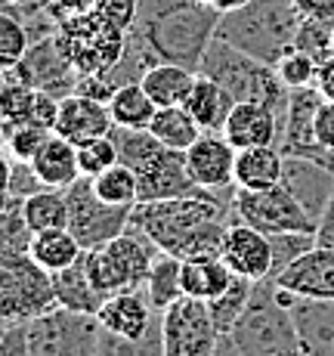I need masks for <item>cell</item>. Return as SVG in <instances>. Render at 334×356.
<instances>
[{"label":"cell","instance_id":"obj_1","mask_svg":"<svg viewBox=\"0 0 334 356\" xmlns=\"http://www.w3.org/2000/svg\"><path fill=\"white\" fill-rule=\"evenodd\" d=\"M238 189V186H235ZM233 193H199L161 202H140L131 227L146 232L161 251L180 260H214L223 254V236L233 220Z\"/></svg>","mask_w":334,"mask_h":356},{"label":"cell","instance_id":"obj_2","mask_svg":"<svg viewBox=\"0 0 334 356\" xmlns=\"http://www.w3.org/2000/svg\"><path fill=\"white\" fill-rule=\"evenodd\" d=\"M220 16L201 0H142L140 22L131 34L158 63H176L199 72L210 40L217 38Z\"/></svg>","mask_w":334,"mask_h":356},{"label":"cell","instance_id":"obj_3","mask_svg":"<svg viewBox=\"0 0 334 356\" xmlns=\"http://www.w3.org/2000/svg\"><path fill=\"white\" fill-rule=\"evenodd\" d=\"M297 25H301V13L294 0H251L242 10L223 13L217 38L251 53L260 63L276 65L294 47Z\"/></svg>","mask_w":334,"mask_h":356},{"label":"cell","instance_id":"obj_4","mask_svg":"<svg viewBox=\"0 0 334 356\" xmlns=\"http://www.w3.org/2000/svg\"><path fill=\"white\" fill-rule=\"evenodd\" d=\"M229 338L242 356H303L291 304L282 298L276 279H260L254 285L248 310L233 325Z\"/></svg>","mask_w":334,"mask_h":356},{"label":"cell","instance_id":"obj_5","mask_svg":"<svg viewBox=\"0 0 334 356\" xmlns=\"http://www.w3.org/2000/svg\"><path fill=\"white\" fill-rule=\"evenodd\" d=\"M199 74H208L217 84H223L233 93L235 102H263V106L276 108L282 118L288 112L291 90L278 78L276 68L220 38L210 40L208 53H204V59L199 65Z\"/></svg>","mask_w":334,"mask_h":356},{"label":"cell","instance_id":"obj_6","mask_svg":"<svg viewBox=\"0 0 334 356\" xmlns=\"http://www.w3.org/2000/svg\"><path fill=\"white\" fill-rule=\"evenodd\" d=\"M127 34L121 25H115L106 13L90 10L81 16H68L56 25V40L74 65L81 78L90 74H108L118 68L127 53Z\"/></svg>","mask_w":334,"mask_h":356},{"label":"cell","instance_id":"obj_7","mask_svg":"<svg viewBox=\"0 0 334 356\" xmlns=\"http://www.w3.org/2000/svg\"><path fill=\"white\" fill-rule=\"evenodd\" d=\"M158 245L146 232L127 227L118 238L99 245V248L84 251V264L90 273L93 285L102 298L118 291H142L146 289L149 270L158 257Z\"/></svg>","mask_w":334,"mask_h":356},{"label":"cell","instance_id":"obj_8","mask_svg":"<svg viewBox=\"0 0 334 356\" xmlns=\"http://www.w3.org/2000/svg\"><path fill=\"white\" fill-rule=\"evenodd\" d=\"M56 304L53 273L28 251H3L0 257V319L3 325H28Z\"/></svg>","mask_w":334,"mask_h":356},{"label":"cell","instance_id":"obj_9","mask_svg":"<svg viewBox=\"0 0 334 356\" xmlns=\"http://www.w3.org/2000/svg\"><path fill=\"white\" fill-rule=\"evenodd\" d=\"M31 356H97L102 325L93 313L53 307L50 313L25 325Z\"/></svg>","mask_w":334,"mask_h":356},{"label":"cell","instance_id":"obj_10","mask_svg":"<svg viewBox=\"0 0 334 356\" xmlns=\"http://www.w3.org/2000/svg\"><path fill=\"white\" fill-rule=\"evenodd\" d=\"M65 193H68V211H72L68 229L78 236V242L84 245V251L112 242V238H118L121 232L131 227V217H133L136 204L131 208V204L102 202L97 195V189H93L90 177H78Z\"/></svg>","mask_w":334,"mask_h":356},{"label":"cell","instance_id":"obj_11","mask_svg":"<svg viewBox=\"0 0 334 356\" xmlns=\"http://www.w3.org/2000/svg\"><path fill=\"white\" fill-rule=\"evenodd\" d=\"M233 220L269 232H316V220L301 208L294 195L278 183L269 189H235L233 195Z\"/></svg>","mask_w":334,"mask_h":356},{"label":"cell","instance_id":"obj_12","mask_svg":"<svg viewBox=\"0 0 334 356\" xmlns=\"http://www.w3.org/2000/svg\"><path fill=\"white\" fill-rule=\"evenodd\" d=\"M165 356H214L220 344V328L210 316L208 300L180 298L161 313Z\"/></svg>","mask_w":334,"mask_h":356},{"label":"cell","instance_id":"obj_13","mask_svg":"<svg viewBox=\"0 0 334 356\" xmlns=\"http://www.w3.org/2000/svg\"><path fill=\"white\" fill-rule=\"evenodd\" d=\"M3 74H10V78H16V81H25L34 90L53 93V97H59V99L78 93V84H81V74L74 72V65L68 63V56L62 53V47H59V40H56V31L34 40L22 63Z\"/></svg>","mask_w":334,"mask_h":356},{"label":"cell","instance_id":"obj_14","mask_svg":"<svg viewBox=\"0 0 334 356\" xmlns=\"http://www.w3.org/2000/svg\"><path fill=\"white\" fill-rule=\"evenodd\" d=\"M322 102H325V97L316 90V84L291 90L278 149H282L285 155H303V159H316V161L334 168V152H328L316 136V112Z\"/></svg>","mask_w":334,"mask_h":356},{"label":"cell","instance_id":"obj_15","mask_svg":"<svg viewBox=\"0 0 334 356\" xmlns=\"http://www.w3.org/2000/svg\"><path fill=\"white\" fill-rule=\"evenodd\" d=\"M136 177H140V202H161V198L208 193L189 174L186 152H176V149L167 146H161L142 168H136Z\"/></svg>","mask_w":334,"mask_h":356},{"label":"cell","instance_id":"obj_16","mask_svg":"<svg viewBox=\"0 0 334 356\" xmlns=\"http://www.w3.org/2000/svg\"><path fill=\"white\" fill-rule=\"evenodd\" d=\"M235 155L238 149L223 134H201L195 146L186 149V168L192 180L210 193L235 189Z\"/></svg>","mask_w":334,"mask_h":356},{"label":"cell","instance_id":"obj_17","mask_svg":"<svg viewBox=\"0 0 334 356\" xmlns=\"http://www.w3.org/2000/svg\"><path fill=\"white\" fill-rule=\"evenodd\" d=\"M223 260L238 276H248L254 282L272 279V238L269 232L251 227L242 220H229L223 236Z\"/></svg>","mask_w":334,"mask_h":356},{"label":"cell","instance_id":"obj_18","mask_svg":"<svg viewBox=\"0 0 334 356\" xmlns=\"http://www.w3.org/2000/svg\"><path fill=\"white\" fill-rule=\"evenodd\" d=\"M282 186L301 202V208L319 227V217L334 195V168L316 159H303V155H285Z\"/></svg>","mask_w":334,"mask_h":356},{"label":"cell","instance_id":"obj_19","mask_svg":"<svg viewBox=\"0 0 334 356\" xmlns=\"http://www.w3.org/2000/svg\"><path fill=\"white\" fill-rule=\"evenodd\" d=\"M276 285L297 298L334 300V248L312 245L291 266H285L276 276Z\"/></svg>","mask_w":334,"mask_h":356},{"label":"cell","instance_id":"obj_20","mask_svg":"<svg viewBox=\"0 0 334 356\" xmlns=\"http://www.w3.org/2000/svg\"><path fill=\"white\" fill-rule=\"evenodd\" d=\"M115 127L112 112H108V102H102L97 97H87V93H72L59 102V118H56V134L72 140L74 146L87 140H97V136H108Z\"/></svg>","mask_w":334,"mask_h":356},{"label":"cell","instance_id":"obj_21","mask_svg":"<svg viewBox=\"0 0 334 356\" xmlns=\"http://www.w3.org/2000/svg\"><path fill=\"white\" fill-rule=\"evenodd\" d=\"M285 118L276 108L263 106V102H235L233 115H229L223 136L233 143L235 149L251 146H278L282 140Z\"/></svg>","mask_w":334,"mask_h":356},{"label":"cell","instance_id":"obj_22","mask_svg":"<svg viewBox=\"0 0 334 356\" xmlns=\"http://www.w3.org/2000/svg\"><path fill=\"white\" fill-rule=\"evenodd\" d=\"M97 316L106 332L121 338H142L161 319V313L149 304L146 291H118L102 300Z\"/></svg>","mask_w":334,"mask_h":356},{"label":"cell","instance_id":"obj_23","mask_svg":"<svg viewBox=\"0 0 334 356\" xmlns=\"http://www.w3.org/2000/svg\"><path fill=\"white\" fill-rule=\"evenodd\" d=\"M291 316L303 356H334V300L291 294Z\"/></svg>","mask_w":334,"mask_h":356},{"label":"cell","instance_id":"obj_24","mask_svg":"<svg viewBox=\"0 0 334 356\" xmlns=\"http://www.w3.org/2000/svg\"><path fill=\"white\" fill-rule=\"evenodd\" d=\"M186 108H189V115L199 121V127L204 134H223V127H226L229 115H233V108H235V99H233V93L223 84H217L214 78L195 74V84L186 99Z\"/></svg>","mask_w":334,"mask_h":356},{"label":"cell","instance_id":"obj_25","mask_svg":"<svg viewBox=\"0 0 334 356\" xmlns=\"http://www.w3.org/2000/svg\"><path fill=\"white\" fill-rule=\"evenodd\" d=\"M31 164L37 170V177L44 180V186H53V189H68L81 177L78 146L72 140H65V136H59L56 130L44 140V146L37 149Z\"/></svg>","mask_w":334,"mask_h":356},{"label":"cell","instance_id":"obj_26","mask_svg":"<svg viewBox=\"0 0 334 356\" xmlns=\"http://www.w3.org/2000/svg\"><path fill=\"white\" fill-rule=\"evenodd\" d=\"M285 152L278 146H251L235 155V186L238 189H269L282 183Z\"/></svg>","mask_w":334,"mask_h":356},{"label":"cell","instance_id":"obj_27","mask_svg":"<svg viewBox=\"0 0 334 356\" xmlns=\"http://www.w3.org/2000/svg\"><path fill=\"white\" fill-rule=\"evenodd\" d=\"M195 74L192 68L186 65H176V63H155L152 68H146L140 78L142 90L152 97V102L158 108L167 106H186L189 93H192L195 84Z\"/></svg>","mask_w":334,"mask_h":356},{"label":"cell","instance_id":"obj_28","mask_svg":"<svg viewBox=\"0 0 334 356\" xmlns=\"http://www.w3.org/2000/svg\"><path fill=\"white\" fill-rule=\"evenodd\" d=\"M28 254L37 260L44 270H50L53 276H56V273L68 270L72 264H78V260L84 257V245L78 242V236H74L68 227L44 229V232H34V238L28 245Z\"/></svg>","mask_w":334,"mask_h":356},{"label":"cell","instance_id":"obj_29","mask_svg":"<svg viewBox=\"0 0 334 356\" xmlns=\"http://www.w3.org/2000/svg\"><path fill=\"white\" fill-rule=\"evenodd\" d=\"M235 273L223 257L214 260H183V298L214 300L233 285Z\"/></svg>","mask_w":334,"mask_h":356},{"label":"cell","instance_id":"obj_30","mask_svg":"<svg viewBox=\"0 0 334 356\" xmlns=\"http://www.w3.org/2000/svg\"><path fill=\"white\" fill-rule=\"evenodd\" d=\"M53 282H56V304L65 307V310L93 313V316H97L99 307H102V300H106L97 291V285H93L90 273H87L84 257H81L78 264H72L68 270L56 273V276H53Z\"/></svg>","mask_w":334,"mask_h":356},{"label":"cell","instance_id":"obj_31","mask_svg":"<svg viewBox=\"0 0 334 356\" xmlns=\"http://www.w3.org/2000/svg\"><path fill=\"white\" fill-rule=\"evenodd\" d=\"M142 291H146L149 304L158 313H165L170 304H176L183 298V260L176 254H167V251H158Z\"/></svg>","mask_w":334,"mask_h":356},{"label":"cell","instance_id":"obj_32","mask_svg":"<svg viewBox=\"0 0 334 356\" xmlns=\"http://www.w3.org/2000/svg\"><path fill=\"white\" fill-rule=\"evenodd\" d=\"M108 112H112V121L115 127H149L158 112V106L152 102L146 90H142L140 81H131V84H121L118 90L112 93L108 99Z\"/></svg>","mask_w":334,"mask_h":356},{"label":"cell","instance_id":"obj_33","mask_svg":"<svg viewBox=\"0 0 334 356\" xmlns=\"http://www.w3.org/2000/svg\"><path fill=\"white\" fill-rule=\"evenodd\" d=\"M155 136L165 143L167 149H176V152H186L189 146H195V140L204 134L199 127V121L189 115L186 106H167V108H158L149 124Z\"/></svg>","mask_w":334,"mask_h":356},{"label":"cell","instance_id":"obj_34","mask_svg":"<svg viewBox=\"0 0 334 356\" xmlns=\"http://www.w3.org/2000/svg\"><path fill=\"white\" fill-rule=\"evenodd\" d=\"M22 211H25V220L34 232H44V229H62L68 227V193L65 189H53V186H44L40 193L28 195L22 202Z\"/></svg>","mask_w":334,"mask_h":356},{"label":"cell","instance_id":"obj_35","mask_svg":"<svg viewBox=\"0 0 334 356\" xmlns=\"http://www.w3.org/2000/svg\"><path fill=\"white\" fill-rule=\"evenodd\" d=\"M254 285H257L254 279L238 276V273H235L233 285H229V289L223 291L220 298L208 300L210 316H214V323H217V328H220V334H229V332H233V325L238 323V319H242V313L248 310L251 294H254Z\"/></svg>","mask_w":334,"mask_h":356},{"label":"cell","instance_id":"obj_36","mask_svg":"<svg viewBox=\"0 0 334 356\" xmlns=\"http://www.w3.org/2000/svg\"><path fill=\"white\" fill-rule=\"evenodd\" d=\"M93 180V189H97V195L102 202L108 204H133L140 202V177H136L133 168H127V164H115V168L102 170L99 177H90Z\"/></svg>","mask_w":334,"mask_h":356},{"label":"cell","instance_id":"obj_37","mask_svg":"<svg viewBox=\"0 0 334 356\" xmlns=\"http://www.w3.org/2000/svg\"><path fill=\"white\" fill-rule=\"evenodd\" d=\"M97 356H165V338H161V319L149 328L142 338H121L102 328Z\"/></svg>","mask_w":334,"mask_h":356},{"label":"cell","instance_id":"obj_38","mask_svg":"<svg viewBox=\"0 0 334 356\" xmlns=\"http://www.w3.org/2000/svg\"><path fill=\"white\" fill-rule=\"evenodd\" d=\"M40 90L28 87L25 81H16L6 74L3 93H0V108H3V124L6 130L19 127V124H31L34 121V108H37Z\"/></svg>","mask_w":334,"mask_h":356},{"label":"cell","instance_id":"obj_39","mask_svg":"<svg viewBox=\"0 0 334 356\" xmlns=\"http://www.w3.org/2000/svg\"><path fill=\"white\" fill-rule=\"evenodd\" d=\"M28 50H31L28 29L19 22L16 13L6 10L3 16H0V65H3V72L16 68L25 59V53Z\"/></svg>","mask_w":334,"mask_h":356},{"label":"cell","instance_id":"obj_40","mask_svg":"<svg viewBox=\"0 0 334 356\" xmlns=\"http://www.w3.org/2000/svg\"><path fill=\"white\" fill-rule=\"evenodd\" d=\"M22 202L25 198L3 195V220H0V227H3V236H0L3 251H28V245L34 238V229L25 220Z\"/></svg>","mask_w":334,"mask_h":356},{"label":"cell","instance_id":"obj_41","mask_svg":"<svg viewBox=\"0 0 334 356\" xmlns=\"http://www.w3.org/2000/svg\"><path fill=\"white\" fill-rule=\"evenodd\" d=\"M272 68L278 72V78L285 81V87H288V90H297V87H312V84H316L319 59L310 56V53L301 50V47H291V50L285 53V56L278 59Z\"/></svg>","mask_w":334,"mask_h":356},{"label":"cell","instance_id":"obj_42","mask_svg":"<svg viewBox=\"0 0 334 356\" xmlns=\"http://www.w3.org/2000/svg\"><path fill=\"white\" fill-rule=\"evenodd\" d=\"M118 159V146H115L112 134L97 136V140H87L78 146V164H81V177H99L102 170L115 168Z\"/></svg>","mask_w":334,"mask_h":356},{"label":"cell","instance_id":"obj_43","mask_svg":"<svg viewBox=\"0 0 334 356\" xmlns=\"http://www.w3.org/2000/svg\"><path fill=\"white\" fill-rule=\"evenodd\" d=\"M294 47H301V50H306L310 56H316L319 63H322V59H328L334 53V22H322V19H303L301 16Z\"/></svg>","mask_w":334,"mask_h":356},{"label":"cell","instance_id":"obj_44","mask_svg":"<svg viewBox=\"0 0 334 356\" xmlns=\"http://www.w3.org/2000/svg\"><path fill=\"white\" fill-rule=\"evenodd\" d=\"M50 134H53V130H44V127H37V124L10 127V130H6V136H3L6 159H12V161H31Z\"/></svg>","mask_w":334,"mask_h":356},{"label":"cell","instance_id":"obj_45","mask_svg":"<svg viewBox=\"0 0 334 356\" xmlns=\"http://www.w3.org/2000/svg\"><path fill=\"white\" fill-rule=\"evenodd\" d=\"M269 238H272V279L316 245V232H276Z\"/></svg>","mask_w":334,"mask_h":356},{"label":"cell","instance_id":"obj_46","mask_svg":"<svg viewBox=\"0 0 334 356\" xmlns=\"http://www.w3.org/2000/svg\"><path fill=\"white\" fill-rule=\"evenodd\" d=\"M44 189V180L37 177L31 161H12L6 159V186L3 193L6 195H16V198H28L34 193Z\"/></svg>","mask_w":334,"mask_h":356},{"label":"cell","instance_id":"obj_47","mask_svg":"<svg viewBox=\"0 0 334 356\" xmlns=\"http://www.w3.org/2000/svg\"><path fill=\"white\" fill-rule=\"evenodd\" d=\"M99 13H106L115 25H121L124 31H131L136 22H140L142 13V0H99L97 6Z\"/></svg>","mask_w":334,"mask_h":356},{"label":"cell","instance_id":"obj_48","mask_svg":"<svg viewBox=\"0 0 334 356\" xmlns=\"http://www.w3.org/2000/svg\"><path fill=\"white\" fill-rule=\"evenodd\" d=\"M0 356H31L28 338H25V325H3V334H0Z\"/></svg>","mask_w":334,"mask_h":356},{"label":"cell","instance_id":"obj_49","mask_svg":"<svg viewBox=\"0 0 334 356\" xmlns=\"http://www.w3.org/2000/svg\"><path fill=\"white\" fill-rule=\"evenodd\" d=\"M316 136L328 152H334V102L325 99L316 112Z\"/></svg>","mask_w":334,"mask_h":356},{"label":"cell","instance_id":"obj_50","mask_svg":"<svg viewBox=\"0 0 334 356\" xmlns=\"http://www.w3.org/2000/svg\"><path fill=\"white\" fill-rule=\"evenodd\" d=\"M99 0H50V13L56 22H62L68 16H81V13L97 10Z\"/></svg>","mask_w":334,"mask_h":356},{"label":"cell","instance_id":"obj_51","mask_svg":"<svg viewBox=\"0 0 334 356\" xmlns=\"http://www.w3.org/2000/svg\"><path fill=\"white\" fill-rule=\"evenodd\" d=\"M297 13L303 19H322V22H334V0H294Z\"/></svg>","mask_w":334,"mask_h":356},{"label":"cell","instance_id":"obj_52","mask_svg":"<svg viewBox=\"0 0 334 356\" xmlns=\"http://www.w3.org/2000/svg\"><path fill=\"white\" fill-rule=\"evenodd\" d=\"M316 245H328V248H334V195L328 198V204H325L322 217H319Z\"/></svg>","mask_w":334,"mask_h":356},{"label":"cell","instance_id":"obj_53","mask_svg":"<svg viewBox=\"0 0 334 356\" xmlns=\"http://www.w3.org/2000/svg\"><path fill=\"white\" fill-rule=\"evenodd\" d=\"M316 90L322 93L325 99L334 102V53L328 59H322L319 63V72H316Z\"/></svg>","mask_w":334,"mask_h":356},{"label":"cell","instance_id":"obj_54","mask_svg":"<svg viewBox=\"0 0 334 356\" xmlns=\"http://www.w3.org/2000/svg\"><path fill=\"white\" fill-rule=\"evenodd\" d=\"M201 3H210V6H214V3H217V0H201Z\"/></svg>","mask_w":334,"mask_h":356}]
</instances>
